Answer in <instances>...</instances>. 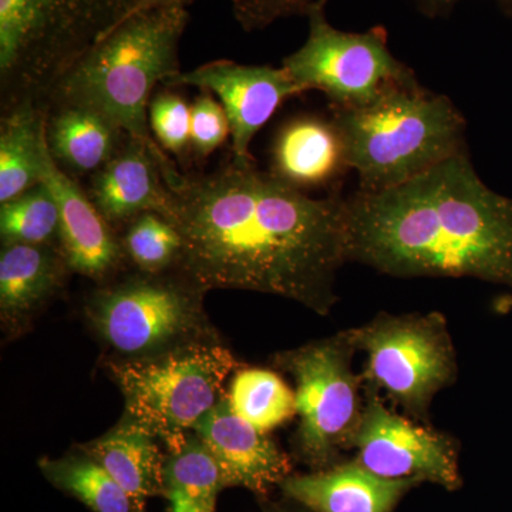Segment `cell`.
Returning <instances> with one entry per match:
<instances>
[{"label":"cell","instance_id":"obj_1","mask_svg":"<svg viewBox=\"0 0 512 512\" xmlns=\"http://www.w3.org/2000/svg\"><path fill=\"white\" fill-rule=\"evenodd\" d=\"M164 178L183 238L181 274L207 292L268 293L329 315L349 262L346 197L313 198L234 158L210 174Z\"/></svg>","mask_w":512,"mask_h":512},{"label":"cell","instance_id":"obj_2","mask_svg":"<svg viewBox=\"0 0 512 512\" xmlns=\"http://www.w3.org/2000/svg\"><path fill=\"white\" fill-rule=\"evenodd\" d=\"M346 208L349 262L512 286V198L484 184L467 150L392 190H357Z\"/></svg>","mask_w":512,"mask_h":512},{"label":"cell","instance_id":"obj_3","mask_svg":"<svg viewBox=\"0 0 512 512\" xmlns=\"http://www.w3.org/2000/svg\"><path fill=\"white\" fill-rule=\"evenodd\" d=\"M188 22L185 8L131 15L63 74L47 96L46 110L74 104L99 111L146 144L164 175L173 173L177 165L151 133L148 107L157 84L167 86L181 73L180 43Z\"/></svg>","mask_w":512,"mask_h":512},{"label":"cell","instance_id":"obj_4","mask_svg":"<svg viewBox=\"0 0 512 512\" xmlns=\"http://www.w3.org/2000/svg\"><path fill=\"white\" fill-rule=\"evenodd\" d=\"M330 110L359 191L392 190L467 150L463 113L420 82L366 106Z\"/></svg>","mask_w":512,"mask_h":512},{"label":"cell","instance_id":"obj_5","mask_svg":"<svg viewBox=\"0 0 512 512\" xmlns=\"http://www.w3.org/2000/svg\"><path fill=\"white\" fill-rule=\"evenodd\" d=\"M137 2L0 0L2 113L28 100L45 107L63 74L126 20Z\"/></svg>","mask_w":512,"mask_h":512},{"label":"cell","instance_id":"obj_6","mask_svg":"<svg viewBox=\"0 0 512 512\" xmlns=\"http://www.w3.org/2000/svg\"><path fill=\"white\" fill-rule=\"evenodd\" d=\"M207 291L178 269L110 282L86 303L87 320L120 359L156 356L198 342H218L204 309Z\"/></svg>","mask_w":512,"mask_h":512},{"label":"cell","instance_id":"obj_7","mask_svg":"<svg viewBox=\"0 0 512 512\" xmlns=\"http://www.w3.org/2000/svg\"><path fill=\"white\" fill-rule=\"evenodd\" d=\"M238 360L221 342H198L140 359L106 363L124 397L126 419L167 443L194 429L227 396Z\"/></svg>","mask_w":512,"mask_h":512},{"label":"cell","instance_id":"obj_8","mask_svg":"<svg viewBox=\"0 0 512 512\" xmlns=\"http://www.w3.org/2000/svg\"><path fill=\"white\" fill-rule=\"evenodd\" d=\"M348 333L357 352L366 353L365 390L383 393L413 419H429L434 397L457 377L446 318L440 312L380 313Z\"/></svg>","mask_w":512,"mask_h":512},{"label":"cell","instance_id":"obj_9","mask_svg":"<svg viewBox=\"0 0 512 512\" xmlns=\"http://www.w3.org/2000/svg\"><path fill=\"white\" fill-rule=\"evenodd\" d=\"M356 352L348 330H343L275 356V365L295 380L296 450L316 470L332 467L343 450L352 448L362 421L360 390L365 383L353 370Z\"/></svg>","mask_w":512,"mask_h":512},{"label":"cell","instance_id":"obj_10","mask_svg":"<svg viewBox=\"0 0 512 512\" xmlns=\"http://www.w3.org/2000/svg\"><path fill=\"white\" fill-rule=\"evenodd\" d=\"M309 35L282 67L303 90H318L330 109L373 103L394 87L419 83L416 73L390 52L386 29L363 33L333 28L325 9L308 16Z\"/></svg>","mask_w":512,"mask_h":512},{"label":"cell","instance_id":"obj_11","mask_svg":"<svg viewBox=\"0 0 512 512\" xmlns=\"http://www.w3.org/2000/svg\"><path fill=\"white\" fill-rule=\"evenodd\" d=\"M352 448L357 451L355 461L376 476L429 481L450 491L461 485L454 440L387 409L379 393L366 390Z\"/></svg>","mask_w":512,"mask_h":512},{"label":"cell","instance_id":"obj_12","mask_svg":"<svg viewBox=\"0 0 512 512\" xmlns=\"http://www.w3.org/2000/svg\"><path fill=\"white\" fill-rule=\"evenodd\" d=\"M197 87L218 97L231 124L232 158L255 163L251 143L285 100L305 93L284 67L251 66L215 60L191 72H181L167 89Z\"/></svg>","mask_w":512,"mask_h":512},{"label":"cell","instance_id":"obj_13","mask_svg":"<svg viewBox=\"0 0 512 512\" xmlns=\"http://www.w3.org/2000/svg\"><path fill=\"white\" fill-rule=\"evenodd\" d=\"M40 173L59 208L60 251L70 271L93 281H109L127 261L119 231L100 214L82 183L56 164L46 136Z\"/></svg>","mask_w":512,"mask_h":512},{"label":"cell","instance_id":"obj_14","mask_svg":"<svg viewBox=\"0 0 512 512\" xmlns=\"http://www.w3.org/2000/svg\"><path fill=\"white\" fill-rule=\"evenodd\" d=\"M192 431L214 457L225 488H247L266 495L291 476L289 457L271 436L232 412L227 396Z\"/></svg>","mask_w":512,"mask_h":512},{"label":"cell","instance_id":"obj_15","mask_svg":"<svg viewBox=\"0 0 512 512\" xmlns=\"http://www.w3.org/2000/svg\"><path fill=\"white\" fill-rule=\"evenodd\" d=\"M100 214L114 228L143 212L174 220V198L165 183L156 154L137 138L127 136L119 151L84 187Z\"/></svg>","mask_w":512,"mask_h":512},{"label":"cell","instance_id":"obj_16","mask_svg":"<svg viewBox=\"0 0 512 512\" xmlns=\"http://www.w3.org/2000/svg\"><path fill=\"white\" fill-rule=\"evenodd\" d=\"M348 170L345 143L332 117L302 114L276 133L268 171L296 190L328 188Z\"/></svg>","mask_w":512,"mask_h":512},{"label":"cell","instance_id":"obj_17","mask_svg":"<svg viewBox=\"0 0 512 512\" xmlns=\"http://www.w3.org/2000/svg\"><path fill=\"white\" fill-rule=\"evenodd\" d=\"M417 484L376 476L353 460L309 474H291L279 488L311 512H392Z\"/></svg>","mask_w":512,"mask_h":512},{"label":"cell","instance_id":"obj_18","mask_svg":"<svg viewBox=\"0 0 512 512\" xmlns=\"http://www.w3.org/2000/svg\"><path fill=\"white\" fill-rule=\"evenodd\" d=\"M70 268L59 247L2 245L0 251V318L3 329L16 332L53 296L62 291Z\"/></svg>","mask_w":512,"mask_h":512},{"label":"cell","instance_id":"obj_19","mask_svg":"<svg viewBox=\"0 0 512 512\" xmlns=\"http://www.w3.org/2000/svg\"><path fill=\"white\" fill-rule=\"evenodd\" d=\"M128 134L89 107L60 104L47 109L46 141L53 160L74 180L92 177L119 151Z\"/></svg>","mask_w":512,"mask_h":512},{"label":"cell","instance_id":"obj_20","mask_svg":"<svg viewBox=\"0 0 512 512\" xmlns=\"http://www.w3.org/2000/svg\"><path fill=\"white\" fill-rule=\"evenodd\" d=\"M156 440L143 427L123 417L104 436L77 447L106 468L138 510L144 512L148 498L165 494L167 454Z\"/></svg>","mask_w":512,"mask_h":512},{"label":"cell","instance_id":"obj_21","mask_svg":"<svg viewBox=\"0 0 512 512\" xmlns=\"http://www.w3.org/2000/svg\"><path fill=\"white\" fill-rule=\"evenodd\" d=\"M47 110L22 101L0 120V204L42 183V148Z\"/></svg>","mask_w":512,"mask_h":512},{"label":"cell","instance_id":"obj_22","mask_svg":"<svg viewBox=\"0 0 512 512\" xmlns=\"http://www.w3.org/2000/svg\"><path fill=\"white\" fill-rule=\"evenodd\" d=\"M164 497L171 512H215L225 490L221 471L194 431L165 443Z\"/></svg>","mask_w":512,"mask_h":512},{"label":"cell","instance_id":"obj_23","mask_svg":"<svg viewBox=\"0 0 512 512\" xmlns=\"http://www.w3.org/2000/svg\"><path fill=\"white\" fill-rule=\"evenodd\" d=\"M39 468L53 487L93 512H141L106 468L82 448L76 447L63 457L42 458Z\"/></svg>","mask_w":512,"mask_h":512},{"label":"cell","instance_id":"obj_24","mask_svg":"<svg viewBox=\"0 0 512 512\" xmlns=\"http://www.w3.org/2000/svg\"><path fill=\"white\" fill-rule=\"evenodd\" d=\"M227 399L232 412L266 434L298 414L295 392L278 373L268 369L235 372Z\"/></svg>","mask_w":512,"mask_h":512},{"label":"cell","instance_id":"obj_25","mask_svg":"<svg viewBox=\"0 0 512 512\" xmlns=\"http://www.w3.org/2000/svg\"><path fill=\"white\" fill-rule=\"evenodd\" d=\"M2 245H47L60 248L59 208L45 183L0 204Z\"/></svg>","mask_w":512,"mask_h":512},{"label":"cell","instance_id":"obj_26","mask_svg":"<svg viewBox=\"0 0 512 512\" xmlns=\"http://www.w3.org/2000/svg\"><path fill=\"white\" fill-rule=\"evenodd\" d=\"M120 228L123 229V234L119 235L124 254L137 271L163 274L177 266L183 238L173 222L163 215L143 212Z\"/></svg>","mask_w":512,"mask_h":512},{"label":"cell","instance_id":"obj_27","mask_svg":"<svg viewBox=\"0 0 512 512\" xmlns=\"http://www.w3.org/2000/svg\"><path fill=\"white\" fill-rule=\"evenodd\" d=\"M150 130L165 153L185 160L191 156V106L167 89L154 94L148 107Z\"/></svg>","mask_w":512,"mask_h":512},{"label":"cell","instance_id":"obj_28","mask_svg":"<svg viewBox=\"0 0 512 512\" xmlns=\"http://www.w3.org/2000/svg\"><path fill=\"white\" fill-rule=\"evenodd\" d=\"M231 136L227 113L214 94L201 92L191 104V157L207 160Z\"/></svg>","mask_w":512,"mask_h":512},{"label":"cell","instance_id":"obj_29","mask_svg":"<svg viewBox=\"0 0 512 512\" xmlns=\"http://www.w3.org/2000/svg\"><path fill=\"white\" fill-rule=\"evenodd\" d=\"M329 0H232V13L245 32H259L278 20L325 9Z\"/></svg>","mask_w":512,"mask_h":512},{"label":"cell","instance_id":"obj_30","mask_svg":"<svg viewBox=\"0 0 512 512\" xmlns=\"http://www.w3.org/2000/svg\"><path fill=\"white\" fill-rule=\"evenodd\" d=\"M416 8L426 18L436 19L447 16L461 0H414ZM503 5L512 10V0H500Z\"/></svg>","mask_w":512,"mask_h":512},{"label":"cell","instance_id":"obj_31","mask_svg":"<svg viewBox=\"0 0 512 512\" xmlns=\"http://www.w3.org/2000/svg\"><path fill=\"white\" fill-rule=\"evenodd\" d=\"M195 0H138L136 8L133 9L131 15H136V13L147 12V10H156V9H168V8H185L190 6L191 3H194ZM128 16V18H130Z\"/></svg>","mask_w":512,"mask_h":512},{"label":"cell","instance_id":"obj_32","mask_svg":"<svg viewBox=\"0 0 512 512\" xmlns=\"http://www.w3.org/2000/svg\"><path fill=\"white\" fill-rule=\"evenodd\" d=\"M265 512H311L306 510V508H292L288 507V505H278V504H271L266 503Z\"/></svg>","mask_w":512,"mask_h":512}]
</instances>
